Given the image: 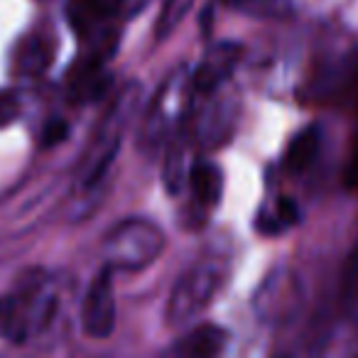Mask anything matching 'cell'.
I'll return each mask as SVG.
<instances>
[{"instance_id":"9c48e42d","label":"cell","mask_w":358,"mask_h":358,"mask_svg":"<svg viewBox=\"0 0 358 358\" xmlns=\"http://www.w3.org/2000/svg\"><path fill=\"white\" fill-rule=\"evenodd\" d=\"M55 50H52V42L45 37H30L27 42H22L20 52H17V71L27 76L42 74V71L50 66Z\"/></svg>"},{"instance_id":"4fadbf2b","label":"cell","mask_w":358,"mask_h":358,"mask_svg":"<svg viewBox=\"0 0 358 358\" xmlns=\"http://www.w3.org/2000/svg\"><path fill=\"white\" fill-rule=\"evenodd\" d=\"M20 113V101L10 91H0V128H6Z\"/></svg>"},{"instance_id":"ba28073f","label":"cell","mask_w":358,"mask_h":358,"mask_svg":"<svg viewBox=\"0 0 358 358\" xmlns=\"http://www.w3.org/2000/svg\"><path fill=\"white\" fill-rule=\"evenodd\" d=\"M192 192L206 206H216L224 194V174L216 164H196L192 169Z\"/></svg>"},{"instance_id":"3957f363","label":"cell","mask_w":358,"mask_h":358,"mask_svg":"<svg viewBox=\"0 0 358 358\" xmlns=\"http://www.w3.org/2000/svg\"><path fill=\"white\" fill-rule=\"evenodd\" d=\"M81 324L84 331L94 338L110 336L115 327V302H113V285H110V270H101L91 282L89 292L81 309Z\"/></svg>"},{"instance_id":"6da1fadb","label":"cell","mask_w":358,"mask_h":358,"mask_svg":"<svg viewBox=\"0 0 358 358\" xmlns=\"http://www.w3.org/2000/svg\"><path fill=\"white\" fill-rule=\"evenodd\" d=\"M106 250H108V258L113 260V265H118V268H143V265H148L150 260H155L159 255L162 234L152 224L128 221V224H123L110 234Z\"/></svg>"},{"instance_id":"7a4b0ae2","label":"cell","mask_w":358,"mask_h":358,"mask_svg":"<svg viewBox=\"0 0 358 358\" xmlns=\"http://www.w3.org/2000/svg\"><path fill=\"white\" fill-rule=\"evenodd\" d=\"M221 270L214 263H204L192 268L185 278L179 280L177 287L172 289V297L167 304V319L169 322H185L194 317L196 312L209 304L214 292L221 285Z\"/></svg>"},{"instance_id":"5b68a950","label":"cell","mask_w":358,"mask_h":358,"mask_svg":"<svg viewBox=\"0 0 358 358\" xmlns=\"http://www.w3.org/2000/svg\"><path fill=\"white\" fill-rule=\"evenodd\" d=\"M226 341H229V334L221 327H216V324H201V327L189 331L174 346V353L187 358L216 356V353H221L226 348Z\"/></svg>"},{"instance_id":"5bb4252c","label":"cell","mask_w":358,"mask_h":358,"mask_svg":"<svg viewBox=\"0 0 358 358\" xmlns=\"http://www.w3.org/2000/svg\"><path fill=\"white\" fill-rule=\"evenodd\" d=\"M66 135H69V128H66L64 120H62V118H52L50 123L45 125V130H42V143H45V148H50V145L62 143Z\"/></svg>"},{"instance_id":"30bf717a","label":"cell","mask_w":358,"mask_h":358,"mask_svg":"<svg viewBox=\"0 0 358 358\" xmlns=\"http://www.w3.org/2000/svg\"><path fill=\"white\" fill-rule=\"evenodd\" d=\"M338 299L348 317L358 319V241L346 255V263L341 270V285H338Z\"/></svg>"},{"instance_id":"8fae6325","label":"cell","mask_w":358,"mask_h":358,"mask_svg":"<svg viewBox=\"0 0 358 358\" xmlns=\"http://www.w3.org/2000/svg\"><path fill=\"white\" fill-rule=\"evenodd\" d=\"M0 336L10 338L15 343H22L27 336V319L15 297L0 299Z\"/></svg>"},{"instance_id":"52a82bcc","label":"cell","mask_w":358,"mask_h":358,"mask_svg":"<svg viewBox=\"0 0 358 358\" xmlns=\"http://www.w3.org/2000/svg\"><path fill=\"white\" fill-rule=\"evenodd\" d=\"M319 148H322V130L317 125H309V128L299 130L297 135L289 143L287 152H285V167L287 172H307L314 164L319 155Z\"/></svg>"},{"instance_id":"7c38bea8","label":"cell","mask_w":358,"mask_h":358,"mask_svg":"<svg viewBox=\"0 0 358 358\" xmlns=\"http://www.w3.org/2000/svg\"><path fill=\"white\" fill-rule=\"evenodd\" d=\"M194 8V0H164L162 10L157 15V22H155V37L159 42L167 40L177 25L189 15V10Z\"/></svg>"},{"instance_id":"9a60e30c","label":"cell","mask_w":358,"mask_h":358,"mask_svg":"<svg viewBox=\"0 0 358 358\" xmlns=\"http://www.w3.org/2000/svg\"><path fill=\"white\" fill-rule=\"evenodd\" d=\"M346 187L353 192H358V135H356V143H353V150H351V159H348V167H346Z\"/></svg>"},{"instance_id":"8992f818","label":"cell","mask_w":358,"mask_h":358,"mask_svg":"<svg viewBox=\"0 0 358 358\" xmlns=\"http://www.w3.org/2000/svg\"><path fill=\"white\" fill-rule=\"evenodd\" d=\"M118 3L120 0H69L66 20L76 35L86 37L91 30H96L99 22H103L118 10Z\"/></svg>"},{"instance_id":"277c9868","label":"cell","mask_w":358,"mask_h":358,"mask_svg":"<svg viewBox=\"0 0 358 358\" xmlns=\"http://www.w3.org/2000/svg\"><path fill=\"white\" fill-rule=\"evenodd\" d=\"M238 59L241 47L234 45V42H221V45L211 47L194 74V89L201 91V94H211L216 86H221V81H226L234 74Z\"/></svg>"}]
</instances>
